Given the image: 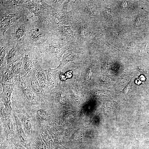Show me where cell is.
Returning <instances> with one entry per match:
<instances>
[{"mask_svg":"<svg viewBox=\"0 0 149 149\" xmlns=\"http://www.w3.org/2000/svg\"><path fill=\"white\" fill-rule=\"evenodd\" d=\"M52 36L50 27L39 20L31 24L27 31L24 45L38 47Z\"/></svg>","mask_w":149,"mask_h":149,"instance_id":"cell-1","label":"cell"},{"mask_svg":"<svg viewBox=\"0 0 149 149\" xmlns=\"http://www.w3.org/2000/svg\"><path fill=\"white\" fill-rule=\"evenodd\" d=\"M34 22L27 13L10 27L5 32L4 37L9 41L24 45L27 31Z\"/></svg>","mask_w":149,"mask_h":149,"instance_id":"cell-2","label":"cell"},{"mask_svg":"<svg viewBox=\"0 0 149 149\" xmlns=\"http://www.w3.org/2000/svg\"><path fill=\"white\" fill-rule=\"evenodd\" d=\"M0 37H4L5 32L16 22L27 14L24 8L16 6L0 8Z\"/></svg>","mask_w":149,"mask_h":149,"instance_id":"cell-3","label":"cell"},{"mask_svg":"<svg viewBox=\"0 0 149 149\" xmlns=\"http://www.w3.org/2000/svg\"><path fill=\"white\" fill-rule=\"evenodd\" d=\"M23 77L33 71L36 67L41 65L43 58L37 47L25 45L23 57Z\"/></svg>","mask_w":149,"mask_h":149,"instance_id":"cell-4","label":"cell"},{"mask_svg":"<svg viewBox=\"0 0 149 149\" xmlns=\"http://www.w3.org/2000/svg\"><path fill=\"white\" fill-rule=\"evenodd\" d=\"M55 39L51 36L38 48L43 56H55L60 60L65 51V48L59 40Z\"/></svg>","mask_w":149,"mask_h":149,"instance_id":"cell-5","label":"cell"},{"mask_svg":"<svg viewBox=\"0 0 149 149\" xmlns=\"http://www.w3.org/2000/svg\"><path fill=\"white\" fill-rule=\"evenodd\" d=\"M23 7L28 9L43 23H48L51 18L52 16L41 5L40 0H25Z\"/></svg>","mask_w":149,"mask_h":149,"instance_id":"cell-6","label":"cell"},{"mask_svg":"<svg viewBox=\"0 0 149 149\" xmlns=\"http://www.w3.org/2000/svg\"><path fill=\"white\" fill-rule=\"evenodd\" d=\"M6 40V55L5 62L7 66L12 64L23 57L25 45Z\"/></svg>","mask_w":149,"mask_h":149,"instance_id":"cell-7","label":"cell"},{"mask_svg":"<svg viewBox=\"0 0 149 149\" xmlns=\"http://www.w3.org/2000/svg\"><path fill=\"white\" fill-rule=\"evenodd\" d=\"M12 92L24 98L29 103H37L40 100L27 84L25 78H21L16 81Z\"/></svg>","mask_w":149,"mask_h":149,"instance_id":"cell-8","label":"cell"},{"mask_svg":"<svg viewBox=\"0 0 149 149\" xmlns=\"http://www.w3.org/2000/svg\"><path fill=\"white\" fill-rule=\"evenodd\" d=\"M27 84L40 100L43 101L45 97L44 89L40 84L34 70L25 77Z\"/></svg>","mask_w":149,"mask_h":149,"instance_id":"cell-9","label":"cell"},{"mask_svg":"<svg viewBox=\"0 0 149 149\" xmlns=\"http://www.w3.org/2000/svg\"><path fill=\"white\" fill-rule=\"evenodd\" d=\"M62 69L58 66L53 69H49L44 70L47 80V85L45 88L51 89L57 86Z\"/></svg>","mask_w":149,"mask_h":149,"instance_id":"cell-10","label":"cell"},{"mask_svg":"<svg viewBox=\"0 0 149 149\" xmlns=\"http://www.w3.org/2000/svg\"><path fill=\"white\" fill-rule=\"evenodd\" d=\"M16 83L12 84H0L2 88V92L1 94L2 100L5 106L9 108L10 106L11 97Z\"/></svg>","mask_w":149,"mask_h":149,"instance_id":"cell-11","label":"cell"},{"mask_svg":"<svg viewBox=\"0 0 149 149\" xmlns=\"http://www.w3.org/2000/svg\"><path fill=\"white\" fill-rule=\"evenodd\" d=\"M16 83L10 65L0 69V84Z\"/></svg>","mask_w":149,"mask_h":149,"instance_id":"cell-12","label":"cell"},{"mask_svg":"<svg viewBox=\"0 0 149 149\" xmlns=\"http://www.w3.org/2000/svg\"><path fill=\"white\" fill-rule=\"evenodd\" d=\"M11 69L15 79L16 82L22 78L23 75L22 59V58L10 65Z\"/></svg>","mask_w":149,"mask_h":149,"instance_id":"cell-13","label":"cell"},{"mask_svg":"<svg viewBox=\"0 0 149 149\" xmlns=\"http://www.w3.org/2000/svg\"><path fill=\"white\" fill-rule=\"evenodd\" d=\"M34 70L37 80L42 87L44 89L46 86L47 80L44 70L41 68V65H39Z\"/></svg>","mask_w":149,"mask_h":149,"instance_id":"cell-14","label":"cell"},{"mask_svg":"<svg viewBox=\"0 0 149 149\" xmlns=\"http://www.w3.org/2000/svg\"><path fill=\"white\" fill-rule=\"evenodd\" d=\"M0 69L6 66L5 64V60L6 55V48L7 41L4 37L0 38Z\"/></svg>","mask_w":149,"mask_h":149,"instance_id":"cell-15","label":"cell"},{"mask_svg":"<svg viewBox=\"0 0 149 149\" xmlns=\"http://www.w3.org/2000/svg\"><path fill=\"white\" fill-rule=\"evenodd\" d=\"M74 56L72 53L65 54L63 56H62L60 59V63L59 66L62 69L63 66L70 61L73 60Z\"/></svg>","mask_w":149,"mask_h":149,"instance_id":"cell-16","label":"cell"},{"mask_svg":"<svg viewBox=\"0 0 149 149\" xmlns=\"http://www.w3.org/2000/svg\"><path fill=\"white\" fill-rule=\"evenodd\" d=\"M47 4L50 5L53 8H58L60 7L65 0H44Z\"/></svg>","mask_w":149,"mask_h":149,"instance_id":"cell-17","label":"cell"},{"mask_svg":"<svg viewBox=\"0 0 149 149\" xmlns=\"http://www.w3.org/2000/svg\"><path fill=\"white\" fill-rule=\"evenodd\" d=\"M38 114L39 119L41 121H43L46 119V113L43 109H40L38 110Z\"/></svg>","mask_w":149,"mask_h":149,"instance_id":"cell-18","label":"cell"},{"mask_svg":"<svg viewBox=\"0 0 149 149\" xmlns=\"http://www.w3.org/2000/svg\"><path fill=\"white\" fill-rule=\"evenodd\" d=\"M23 123L25 127L27 130H29L31 128V124L29 120L25 118L23 119Z\"/></svg>","mask_w":149,"mask_h":149,"instance_id":"cell-19","label":"cell"},{"mask_svg":"<svg viewBox=\"0 0 149 149\" xmlns=\"http://www.w3.org/2000/svg\"><path fill=\"white\" fill-rule=\"evenodd\" d=\"M5 123L6 127L8 130L11 131L12 130V125L11 121L9 119H6Z\"/></svg>","mask_w":149,"mask_h":149,"instance_id":"cell-20","label":"cell"},{"mask_svg":"<svg viewBox=\"0 0 149 149\" xmlns=\"http://www.w3.org/2000/svg\"><path fill=\"white\" fill-rule=\"evenodd\" d=\"M70 1L66 0L65 1L63 4V7L62 10L64 11H68V6L69 3Z\"/></svg>","mask_w":149,"mask_h":149,"instance_id":"cell-21","label":"cell"},{"mask_svg":"<svg viewBox=\"0 0 149 149\" xmlns=\"http://www.w3.org/2000/svg\"><path fill=\"white\" fill-rule=\"evenodd\" d=\"M20 137H21L22 139H26V136L22 130H21V132H20Z\"/></svg>","mask_w":149,"mask_h":149,"instance_id":"cell-22","label":"cell"},{"mask_svg":"<svg viewBox=\"0 0 149 149\" xmlns=\"http://www.w3.org/2000/svg\"><path fill=\"white\" fill-rule=\"evenodd\" d=\"M143 16H141L139 17V18L138 19L137 21V23H141L142 21L143 20Z\"/></svg>","mask_w":149,"mask_h":149,"instance_id":"cell-23","label":"cell"}]
</instances>
